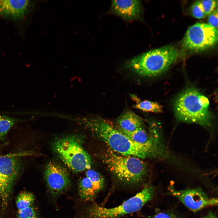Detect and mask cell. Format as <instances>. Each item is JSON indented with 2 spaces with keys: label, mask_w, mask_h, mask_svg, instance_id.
<instances>
[{
  "label": "cell",
  "mask_w": 218,
  "mask_h": 218,
  "mask_svg": "<svg viewBox=\"0 0 218 218\" xmlns=\"http://www.w3.org/2000/svg\"><path fill=\"white\" fill-rule=\"evenodd\" d=\"M209 105L207 97L196 88H190L182 92L176 99L174 106L175 115L180 121L208 127L212 120Z\"/></svg>",
  "instance_id": "7a4b0ae2"
},
{
  "label": "cell",
  "mask_w": 218,
  "mask_h": 218,
  "mask_svg": "<svg viewBox=\"0 0 218 218\" xmlns=\"http://www.w3.org/2000/svg\"><path fill=\"white\" fill-rule=\"evenodd\" d=\"M17 122L15 118L5 115L0 116V140L5 138L9 130Z\"/></svg>",
  "instance_id": "ac0fdd59"
},
{
  "label": "cell",
  "mask_w": 218,
  "mask_h": 218,
  "mask_svg": "<svg viewBox=\"0 0 218 218\" xmlns=\"http://www.w3.org/2000/svg\"><path fill=\"white\" fill-rule=\"evenodd\" d=\"M137 100L133 106L135 108L147 112L160 113L163 111L162 106L157 102L149 100Z\"/></svg>",
  "instance_id": "9a60e30c"
},
{
  "label": "cell",
  "mask_w": 218,
  "mask_h": 218,
  "mask_svg": "<svg viewBox=\"0 0 218 218\" xmlns=\"http://www.w3.org/2000/svg\"><path fill=\"white\" fill-rule=\"evenodd\" d=\"M168 191L170 194L194 212L207 207L217 206L218 204L217 198L210 197L200 187L178 190L171 185L169 187Z\"/></svg>",
  "instance_id": "9c48e42d"
},
{
  "label": "cell",
  "mask_w": 218,
  "mask_h": 218,
  "mask_svg": "<svg viewBox=\"0 0 218 218\" xmlns=\"http://www.w3.org/2000/svg\"><path fill=\"white\" fill-rule=\"evenodd\" d=\"M191 13L193 17L197 19H201L206 17L201 1H197L192 5Z\"/></svg>",
  "instance_id": "ffe728a7"
},
{
  "label": "cell",
  "mask_w": 218,
  "mask_h": 218,
  "mask_svg": "<svg viewBox=\"0 0 218 218\" xmlns=\"http://www.w3.org/2000/svg\"><path fill=\"white\" fill-rule=\"evenodd\" d=\"M155 190L150 184L146 185L135 196L118 206L106 208L94 205L88 207L84 213L85 218H117L140 210L154 197Z\"/></svg>",
  "instance_id": "8992f818"
},
{
  "label": "cell",
  "mask_w": 218,
  "mask_h": 218,
  "mask_svg": "<svg viewBox=\"0 0 218 218\" xmlns=\"http://www.w3.org/2000/svg\"><path fill=\"white\" fill-rule=\"evenodd\" d=\"M45 181L51 194L57 196L70 188L71 184L67 168L57 161H49L44 168Z\"/></svg>",
  "instance_id": "30bf717a"
},
{
  "label": "cell",
  "mask_w": 218,
  "mask_h": 218,
  "mask_svg": "<svg viewBox=\"0 0 218 218\" xmlns=\"http://www.w3.org/2000/svg\"><path fill=\"white\" fill-rule=\"evenodd\" d=\"M17 212V218H38L36 210L33 205Z\"/></svg>",
  "instance_id": "d6986e66"
},
{
  "label": "cell",
  "mask_w": 218,
  "mask_h": 218,
  "mask_svg": "<svg viewBox=\"0 0 218 218\" xmlns=\"http://www.w3.org/2000/svg\"><path fill=\"white\" fill-rule=\"evenodd\" d=\"M201 218H217V216L215 213L210 211Z\"/></svg>",
  "instance_id": "cb8c5ba5"
},
{
  "label": "cell",
  "mask_w": 218,
  "mask_h": 218,
  "mask_svg": "<svg viewBox=\"0 0 218 218\" xmlns=\"http://www.w3.org/2000/svg\"><path fill=\"white\" fill-rule=\"evenodd\" d=\"M87 125L95 138L118 154L144 159L160 157L164 154L162 143L141 144L135 142L102 119L91 120Z\"/></svg>",
  "instance_id": "6da1fadb"
},
{
  "label": "cell",
  "mask_w": 218,
  "mask_h": 218,
  "mask_svg": "<svg viewBox=\"0 0 218 218\" xmlns=\"http://www.w3.org/2000/svg\"><path fill=\"white\" fill-rule=\"evenodd\" d=\"M102 159L114 176L128 185L140 183L147 173V165L141 159L119 155L108 147L104 150Z\"/></svg>",
  "instance_id": "277c9868"
},
{
  "label": "cell",
  "mask_w": 218,
  "mask_h": 218,
  "mask_svg": "<svg viewBox=\"0 0 218 218\" xmlns=\"http://www.w3.org/2000/svg\"><path fill=\"white\" fill-rule=\"evenodd\" d=\"M1 201V196L0 194V202Z\"/></svg>",
  "instance_id": "d4e9b609"
},
{
  "label": "cell",
  "mask_w": 218,
  "mask_h": 218,
  "mask_svg": "<svg viewBox=\"0 0 218 218\" xmlns=\"http://www.w3.org/2000/svg\"><path fill=\"white\" fill-rule=\"evenodd\" d=\"M116 123V128L128 131L143 127L144 125L143 118L130 111L121 114L117 119Z\"/></svg>",
  "instance_id": "4fadbf2b"
},
{
  "label": "cell",
  "mask_w": 218,
  "mask_h": 218,
  "mask_svg": "<svg viewBox=\"0 0 218 218\" xmlns=\"http://www.w3.org/2000/svg\"><path fill=\"white\" fill-rule=\"evenodd\" d=\"M177 50L167 46L151 50L128 61L126 67L145 77H155L165 71L177 59Z\"/></svg>",
  "instance_id": "3957f363"
},
{
  "label": "cell",
  "mask_w": 218,
  "mask_h": 218,
  "mask_svg": "<svg viewBox=\"0 0 218 218\" xmlns=\"http://www.w3.org/2000/svg\"><path fill=\"white\" fill-rule=\"evenodd\" d=\"M85 176L91 180L97 193L104 188V179L98 172L90 169L87 170Z\"/></svg>",
  "instance_id": "e0dca14e"
},
{
  "label": "cell",
  "mask_w": 218,
  "mask_h": 218,
  "mask_svg": "<svg viewBox=\"0 0 218 218\" xmlns=\"http://www.w3.org/2000/svg\"><path fill=\"white\" fill-rule=\"evenodd\" d=\"M209 25L217 30L218 8L217 7L210 14L208 18Z\"/></svg>",
  "instance_id": "603a6c76"
},
{
  "label": "cell",
  "mask_w": 218,
  "mask_h": 218,
  "mask_svg": "<svg viewBox=\"0 0 218 218\" xmlns=\"http://www.w3.org/2000/svg\"><path fill=\"white\" fill-rule=\"evenodd\" d=\"M80 138L75 135L67 136L56 139L52 145L57 157L75 173L90 169L92 164L91 157L85 150Z\"/></svg>",
  "instance_id": "5b68a950"
},
{
  "label": "cell",
  "mask_w": 218,
  "mask_h": 218,
  "mask_svg": "<svg viewBox=\"0 0 218 218\" xmlns=\"http://www.w3.org/2000/svg\"><path fill=\"white\" fill-rule=\"evenodd\" d=\"M218 30L208 24L197 23L189 28L182 43L185 50L195 52L205 50L215 45Z\"/></svg>",
  "instance_id": "ba28073f"
},
{
  "label": "cell",
  "mask_w": 218,
  "mask_h": 218,
  "mask_svg": "<svg viewBox=\"0 0 218 218\" xmlns=\"http://www.w3.org/2000/svg\"><path fill=\"white\" fill-rule=\"evenodd\" d=\"M35 200V197L32 193L23 191L17 196L16 200V205L17 210L27 208L33 205Z\"/></svg>",
  "instance_id": "2e32d148"
},
{
  "label": "cell",
  "mask_w": 218,
  "mask_h": 218,
  "mask_svg": "<svg viewBox=\"0 0 218 218\" xmlns=\"http://www.w3.org/2000/svg\"><path fill=\"white\" fill-rule=\"evenodd\" d=\"M141 8V3L138 0H113L111 2L112 12L127 20L139 18Z\"/></svg>",
  "instance_id": "8fae6325"
},
{
  "label": "cell",
  "mask_w": 218,
  "mask_h": 218,
  "mask_svg": "<svg viewBox=\"0 0 218 218\" xmlns=\"http://www.w3.org/2000/svg\"><path fill=\"white\" fill-rule=\"evenodd\" d=\"M206 17L210 14L217 7V0H200Z\"/></svg>",
  "instance_id": "7402d4cb"
},
{
  "label": "cell",
  "mask_w": 218,
  "mask_h": 218,
  "mask_svg": "<svg viewBox=\"0 0 218 218\" xmlns=\"http://www.w3.org/2000/svg\"><path fill=\"white\" fill-rule=\"evenodd\" d=\"M78 191L80 197L85 201L93 200L98 193L91 180L86 176L79 182Z\"/></svg>",
  "instance_id": "5bb4252c"
},
{
  "label": "cell",
  "mask_w": 218,
  "mask_h": 218,
  "mask_svg": "<svg viewBox=\"0 0 218 218\" xmlns=\"http://www.w3.org/2000/svg\"><path fill=\"white\" fill-rule=\"evenodd\" d=\"M150 218H183L172 210H160Z\"/></svg>",
  "instance_id": "44dd1931"
},
{
  "label": "cell",
  "mask_w": 218,
  "mask_h": 218,
  "mask_svg": "<svg viewBox=\"0 0 218 218\" xmlns=\"http://www.w3.org/2000/svg\"><path fill=\"white\" fill-rule=\"evenodd\" d=\"M29 0H0V15L17 19L23 17L27 13Z\"/></svg>",
  "instance_id": "7c38bea8"
},
{
  "label": "cell",
  "mask_w": 218,
  "mask_h": 218,
  "mask_svg": "<svg viewBox=\"0 0 218 218\" xmlns=\"http://www.w3.org/2000/svg\"><path fill=\"white\" fill-rule=\"evenodd\" d=\"M21 154L0 155V194L1 196V214L6 208L12 188L21 168Z\"/></svg>",
  "instance_id": "52a82bcc"
}]
</instances>
